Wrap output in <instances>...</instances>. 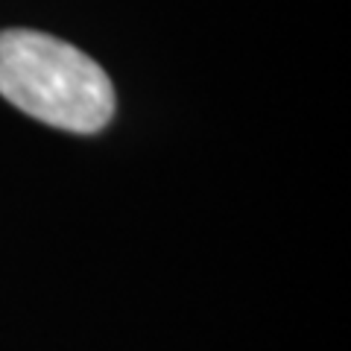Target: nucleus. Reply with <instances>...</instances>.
<instances>
[{
  "instance_id": "obj_1",
  "label": "nucleus",
  "mask_w": 351,
  "mask_h": 351,
  "mask_svg": "<svg viewBox=\"0 0 351 351\" xmlns=\"http://www.w3.org/2000/svg\"><path fill=\"white\" fill-rule=\"evenodd\" d=\"M0 97L73 135L103 132L117 97L108 73L80 47L36 29L0 32Z\"/></svg>"
}]
</instances>
